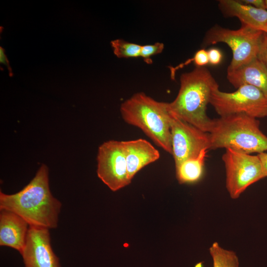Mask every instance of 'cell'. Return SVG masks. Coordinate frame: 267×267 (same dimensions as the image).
<instances>
[{
    "mask_svg": "<svg viewBox=\"0 0 267 267\" xmlns=\"http://www.w3.org/2000/svg\"><path fill=\"white\" fill-rule=\"evenodd\" d=\"M62 204L52 195L49 186L48 169L43 164L34 178L19 192H0V210L19 215L29 226L49 229L57 227Z\"/></svg>",
    "mask_w": 267,
    "mask_h": 267,
    "instance_id": "6da1fadb",
    "label": "cell"
},
{
    "mask_svg": "<svg viewBox=\"0 0 267 267\" xmlns=\"http://www.w3.org/2000/svg\"><path fill=\"white\" fill-rule=\"evenodd\" d=\"M219 85L209 70L196 67L181 74L180 88L175 99L168 103L172 114L205 132L209 133L213 119L207 115V107Z\"/></svg>",
    "mask_w": 267,
    "mask_h": 267,
    "instance_id": "7a4b0ae2",
    "label": "cell"
},
{
    "mask_svg": "<svg viewBox=\"0 0 267 267\" xmlns=\"http://www.w3.org/2000/svg\"><path fill=\"white\" fill-rule=\"evenodd\" d=\"M120 112L125 122L140 129L157 146L172 154L171 113L168 102L137 92L121 104Z\"/></svg>",
    "mask_w": 267,
    "mask_h": 267,
    "instance_id": "3957f363",
    "label": "cell"
},
{
    "mask_svg": "<svg viewBox=\"0 0 267 267\" xmlns=\"http://www.w3.org/2000/svg\"><path fill=\"white\" fill-rule=\"evenodd\" d=\"M211 149L230 148L246 154L267 151V136L256 118L245 114H231L213 119Z\"/></svg>",
    "mask_w": 267,
    "mask_h": 267,
    "instance_id": "277c9868",
    "label": "cell"
},
{
    "mask_svg": "<svg viewBox=\"0 0 267 267\" xmlns=\"http://www.w3.org/2000/svg\"><path fill=\"white\" fill-rule=\"evenodd\" d=\"M264 33L242 25L237 30L215 26L207 33L205 44L224 43L232 52V58L227 70H233L258 58Z\"/></svg>",
    "mask_w": 267,
    "mask_h": 267,
    "instance_id": "5b68a950",
    "label": "cell"
},
{
    "mask_svg": "<svg viewBox=\"0 0 267 267\" xmlns=\"http://www.w3.org/2000/svg\"><path fill=\"white\" fill-rule=\"evenodd\" d=\"M232 92H213L210 104L220 116L242 114L254 117H267V96L259 89L244 85Z\"/></svg>",
    "mask_w": 267,
    "mask_h": 267,
    "instance_id": "8992f818",
    "label": "cell"
},
{
    "mask_svg": "<svg viewBox=\"0 0 267 267\" xmlns=\"http://www.w3.org/2000/svg\"><path fill=\"white\" fill-rule=\"evenodd\" d=\"M222 159L225 169L226 187L232 199L238 198L249 186L265 178L258 155L227 148Z\"/></svg>",
    "mask_w": 267,
    "mask_h": 267,
    "instance_id": "52a82bcc",
    "label": "cell"
},
{
    "mask_svg": "<svg viewBox=\"0 0 267 267\" xmlns=\"http://www.w3.org/2000/svg\"><path fill=\"white\" fill-rule=\"evenodd\" d=\"M97 175L112 191L129 185L123 141L111 140L99 146L97 155Z\"/></svg>",
    "mask_w": 267,
    "mask_h": 267,
    "instance_id": "ba28073f",
    "label": "cell"
},
{
    "mask_svg": "<svg viewBox=\"0 0 267 267\" xmlns=\"http://www.w3.org/2000/svg\"><path fill=\"white\" fill-rule=\"evenodd\" d=\"M172 153L175 167L197 157L203 149H211L210 134L179 119L171 113Z\"/></svg>",
    "mask_w": 267,
    "mask_h": 267,
    "instance_id": "9c48e42d",
    "label": "cell"
},
{
    "mask_svg": "<svg viewBox=\"0 0 267 267\" xmlns=\"http://www.w3.org/2000/svg\"><path fill=\"white\" fill-rule=\"evenodd\" d=\"M50 241L48 229L29 226L25 246L20 253L25 267H61Z\"/></svg>",
    "mask_w": 267,
    "mask_h": 267,
    "instance_id": "30bf717a",
    "label": "cell"
},
{
    "mask_svg": "<svg viewBox=\"0 0 267 267\" xmlns=\"http://www.w3.org/2000/svg\"><path fill=\"white\" fill-rule=\"evenodd\" d=\"M28 223L11 211L0 210V245L14 249L21 253L25 246Z\"/></svg>",
    "mask_w": 267,
    "mask_h": 267,
    "instance_id": "8fae6325",
    "label": "cell"
},
{
    "mask_svg": "<svg viewBox=\"0 0 267 267\" xmlns=\"http://www.w3.org/2000/svg\"><path fill=\"white\" fill-rule=\"evenodd\" d=\"M123 144L128 177L131 180L139 170L160 157L159 151L145 139L123 141Z\"/></svg>",
    "mask_w": 267,
    "mask_h": 267,
    "instance_id": "7c38bea8",
    "label": "cell"
},
{
    "mask_svg": "<svg viewBox=\"0 0 267 267\" xmlns=\"http://www.w3.org/2000/svg\"><path fill=\"white\" fill-rule=\"evenodd\" d=\"M219 6L225 15L237 17L242 25L267 34V10L256 8L234 0H220Z\"/></svg>",
    "mask_w": 267,
    "mask_h": 267,
    "instance_id": "4fadbf2b",
    "label": "cell"
},
{
    "mask_svg": "<svg viewBox=\"0 0 267 267\" xmlns=\"http://www.w3.org/2000/svg\"><path fill=\"white\" fill-rule=\"evenodd\" d=\"M227 79L236 89L251 85L267 96V67L258 58L236 69L227 70Z\"/></svg>",
    "mask_w": 267,
    "mask_h": 267,
    "instance_id": "5bb4252c",
    "label": "cell"
},
{
    "mask_svg": "<svg viewBox=\"0 0 267 267\" xmlns=\"http://www.w3.org/2000/svg\"><path fill=\"white\" fill-rule=\"evenodd\" d=\"M207 149H203L195 158L187 159L176 168V177L180 184L194 183L203 176Z\"/></svg>",
    "mask_w": 267,
    "mask_h": 267,
    "instance_id": "9a60e30c",
    "label": "cell"
},
{
    "mask_svg": "<svg viewBox=\"0 0 267 267\" xmlns=\"http://www.w3.org/2000/svg\"><path fill=\"white\" fill-rule=\"evenodd\" d=\"M213 260V267H239V260L236 254L232 250L223 248L217 242L209 248Z\"/></svg>",
    "mask_w": 267,
    "mask_h": 267,
    "instance_id": "2e32d148",
    "label": "cell"
},
{
    "mask_svg": "<svg viewBox=\"0 0 267 267\" xmlns=\"http://www.w3.org/2000/svg\"><path fill=\"white\" fill-rule=\"evenodd\" d=\"M111 44L115 55L118 58H134L140 55L141 45L122 39L112 41Z\"/></svg>",
    "mask_w": 267,
    "mask_h": 267,
    "instance_id": "e0dca14e",
    "label": "cell"
},
{
    "mask_svg": "<svg viewBox=\"0 0 267 267\" xmlns=\"http://www.w3.org/2000/svg\"><path fill=\"white\" fill-rule=\"evenodd\" d=\"M192 62H194L197 67H204L205 65H207L208 59L206 51L203 49H200L196 52L192 58L188 59L184 63H182L175 67L169 66L171 71V78L174 79L177 70L189 64Z\"/></svg>",
    "mask_w": 267,
    "mask_h": 267,
    "instance_id": "ac0fdd59",
    "label": "cell"
},
{
    "mask_svg": "<svg viewBox=\"0 0 267 267\" xmlns=\"http://www.w3.org/2000/svg\"><path fill=\"white\" fill-rule=\"evenodd\" d=\"M164 48V44L160 42L152 44H146L141 45L140 56L147 64H151L152 60L151 59L152 56L160 53Z\"/></svg>",
    "mask_w": 267,
    "mask_h": 267,
    "instance_id": "d6986e66",
    "label": "cell"
},
{
    "mask_svg": "<svg viewBox=\"0 0 267 267\" xmlns=\"http://www.w3.org/2000/svg\"><path fill=\"white\" fill-rule=\"evenodd\" d=\"M209 63L213 65L219 64L222 59V54L221 51L217 48H211L208 51Z\"/></svg>",
    "mask_w": 267,
    "mask_h": 267,
    "instance_id": "ffe728a7",
    "label": "cell"
},
{
    "mask_svg": "<svg viewBox=\"0 0 267 267\" xmlns=\"http://www.w3.org/2000/svg\"><path fill=\"white\" fill-rule=\"evenodd\" d=\"M258 58L267 67V34L265 33L261 43Z\"/></svg>",
    "mask_w": 267,
    "mask_h": 267,
    "instance_id": "44dd1931",
    "label": "cell"
},
{
    "mask_svg": "<svg viewBox=\"0 0 267 267\" xmlns=\"http://www.w3.org/2000/svg\"><path fill=\"white\" fill-rule=\"evenodd\" d=\"M240 1L256 8L266 9L265 0H243Z\"/></svg>",
    "mask_w": 267,
    "mask_h": 267,
    "instance_id": "7402d4cb",
    "label": "cell"
},
{
    "mask_svg": "<svg viewBox=\"0 0 267 267\" xmlns=\"http://www.w3.org/2000/svg\"><path fill=\"white\" fill-rule=\"evenodd\" d=\"M261 162L263 172L265 177H267V152L258 154Z\"/></svg>",
    "mask_w": 267,
    "mask_h": 267,
    "instance_id": "603a6c76",
    "label": "cell"
},
{
    "mask_svg": "<svg viewBox=\"0 0 267 267\" xmlns=\"http://www.w3.org/2000/svg\"><path fill=\"white\" fill-rule=\"evenodd\" d=\"M0 62L1 64L6 66L9 71L10 70L8 59L5 55L4 49L1 47H0Z\"/></svg>",
    "mask_w": 267,
    "mask_h": 267,
    "instance_id": "cb8c5ba5",
    "label": "cell"
},
{
    "mask_svg": "<svg viewBox=\"0 0 267 267\" xmlns=\"http://www.w3.org/2000/svg\"><path fill=\"white\" fill-rule=\"evenodd\" d=\"M265 2H266V9L267 10V0H265Z\"/></svg>",
    "mask_w": 267,
    "mask_h": 267,
    "instance_id": "d4e9b609",
    "label": "cell"
}]
</instances>
